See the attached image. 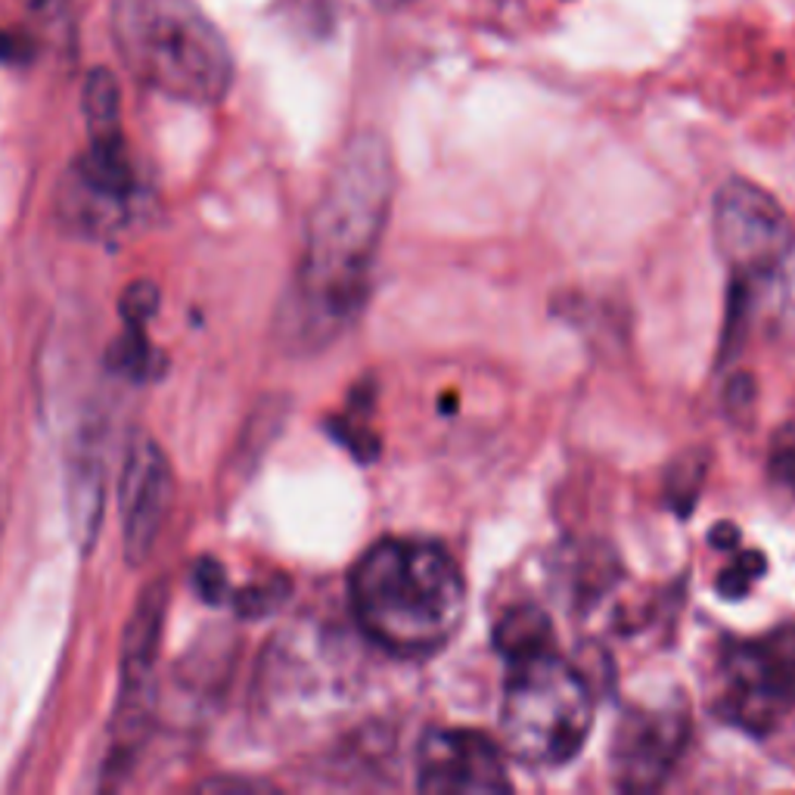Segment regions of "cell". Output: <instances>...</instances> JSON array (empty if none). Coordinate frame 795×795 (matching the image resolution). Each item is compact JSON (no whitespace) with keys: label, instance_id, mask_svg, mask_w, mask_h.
<instances>
[{"label":"cell","instance_id":"obj_1","mask_svg":"<svg viewBox=\"0 0 795 795\" xmlns=\"http://www.w3.org/2000/svg\"><path fill=\"white\" fill-rule=\"evenodd\" d=\"M395 194L388 144L364 131L339 152L308 218L296 283L280 314L293 348H323L358 321Z\"/></svg>","mask_w":795,"mask_h":795},{"label":"cell","instance_id":"obj_2","mask_svg":"<svg viewBox=\"0 0 795 795\" xmlns=\"http://www.w3.org/2000/svg\"><path fill=\"white\" fill-rule=\"evenodd\" d=\"M351 606L373 644L420 659L451 644L463 622L467 584L438 541L386 537L358 559Z\"/></svg>","mask_w":795,"mask_h":795},{"label":"cell","instance_id":"obj_3","mask_svg":"<svg viewBox=\"0 0 795 795\" xmlns=\"http://www.w3.org/2000/svg\"><path fill=\"white\" fill-rule=\"evenodd\" d=\"M112 41L140 85L212 107L234 85V53L196 0H115Z\"/></svg>","mask_w":795,"mask_h":795},{"label":"cell","instance_id":"obj_4","mask_svg":"<svg viewBox=\"0 0 795 795\" xmlns=\"http://www.w3.org/2000/svg\"><path fill=\"white\" fill-rule=\"evenodd\" d=\"M594 728V696L579 668L557 649L510 662L500 731L504 746L529 768L572 761Z\"/></svg>","mask_w":795,"mask_h":795},{"label":"cell","instance_id":"obj_5","mask_svg":"<svg viewBox=\"0 0 795 795\" xmlns=\"http://www.w3.org/2000/svg\"><path fill=\"white\" fill-rule=\"evenodd\" d=\"M711 231L721 259L731 268V330L743 326L755 293L774 280L793 256V227L768 190L731 177L711 209Z\"/></svg>","mask_w":795,"mask_h":795},{"label":"cell","instance_id":"obj_6","mask_svg":"<svg viewBox=\"0 0 795 795\" xmlns=\"http://www.w3.org/2000/svg\"><path fill=\"white\" fill-rule=\"evenodd\" d=\"M718 715L749 733H771L795 711V624L724 649L715 687Z\"/></svg>","mask_w":795,"mask_h":795},{"label":"cell","instance_id":"obj_7","mask_svg":"<svg viewBox=\"0 0 795 795\" xmlns=\"http://www.w3.org/2000/svg\"><path fill=\"white\" fill-rule=\"evenodd\" d=\"M174 504V473L165 451L150 435H134L119 479L122 554L128 566H144L162 535Z\"/></svg>","mask_w":795,"mask_h":795},{"label":"cell","instance_id":"obj_8","mask_svg":"<svg viewBox=\"0 0 795 795\" xmlns=\"http://www.w3.org/2000/svg\"><path fill=\"white\" fill-rule=\"evenodd\" d=\"M417 786L432 795L507 793L504 755L479 731H430L417 753Z\"/></svg>","mask_w":795,"mask_h":795},{"label":"cell","instance_id":"obj_9","mask_svg":"<svg viewBox=\"0 0 795 795\" xmlns=\"http://www.w3.org/2000/svg\"><path fill=\"white\" fill-rule=\"evenodd\" d=\"M690 721L678 709H631L619 724L612 768L622 790H656L687 746Z\"/></svg>","mask_w":795,"mask_h":795},{"label":"cell","instance_id":"obj_10","mask_svg":"<svg viewBox=\"0 0 795 795\" xmlns=\"http://www.w3.org/2000/svg\"><path fill=\"white\" fill-rule=\"evenodd\" d=\"M165 612H169V581L156 579L137 597L122 634V693L156 696L152 678H156Z\"/></svg>","mask_w":795,"mask_h":795},{"label":"cell","instance_id":"obj_11","mask_svg":"<svg viewBox=\"0 0 795 795\" xmlns=\"http://www.w3.org/2000/svg\"><path fill=\"white\" fill-rule=\"evenodd\" d=\"M69 517L72 535L87 554L103 519V457L90 454L75 460L69 473Z\"/></svg>","mask_w":795,"mask_h":795},{"label":"cell","instance_id":"obj_12","mask_svg":"<svg viewBox=\"0 0 795 795\" xmlns=\"http://www.w3.org/2000/svg\"><path fill=\"white\" fill-rule=\"evenodd\" d=\"M554 644H557L554 624L547 619V612L537 606H529V603L507 609L495 628L497 653L507 662H519V659H529L537 653H547V649H554Z\"/></svg>","mask_w":795,"mask_h":795},{"label":"cell","instance_id":"obj_13","mask_svg":"<svg viewBox=\"0 0 795 795\" xmlns=\"http://www.w3.org/2000/svg\"><path fill=\"white\" fill-rule=\"evenodd\" d=\"M85 119L90 147H119L122 134V90L109 69H94L85 82Z\"/></svg>","mask_w":795,"mask_h":795},{"label":"cell","instance_id":"obj_14","mask_svg":"<svg viewBox=\"0 0 795 795\" xmlns=\"http://www.w3.org/2000/svg\"><path fill=\"white\" fill-rule=\"evenodd\" d=\"M765 572V557L755 554V550H743L736 554L731 566L724 569V575L718 579V591L728 597V600H740L753 591V584L761 579Z\"/></svg>","mask_w":795,"mask_h":795},{"label":"cell","instance_id":"obj_15","mask_svg":"<svg viewBox=\"0 0 795 795\" xmlns=\"http://www.w3.org/2000/svg\"><path fill=\"white\" fill-rule=\"evenodd\" d=\"M150 355L152 348L150 343H147V336H144V326H128L125 339L115 343L112 355H109V361H112L115 370H122V373H128V376H144V373L150 370Z\"/></svg>","mask_w":795,"mask_h":795},{"label":"cell","instance_id":"obj_16","mask_svg":"<svg viewBox=\"0 0 795 795\" xmlns=\"http://www.w3.org/2000/svg\"><path fill=\"white\" fill-rule=\"evenodd\" d=\"M156 308H159V289L152 283H147V280L131 283L125 296H122V318H125L128 326H144L152 318Z\"/></svg>","mask_w":795,"mask_h":795},{"label":"cell","instance_id":"obj_17","mask_svg":"<svg viewBox=\"0 0 795 795\" xmlns=\"http://www.w3.org/2000/svg\"><path fill=\"white\" fill-rule=\"evenodd\" d=\"M286 597V581L271 579L268 584H259V587H249L243 591L237 597V609L243 616H264L271 609H277L280 603Z\"/></svg>","mask_w":795,"mask_h":795},{"label":"cell","instance_id":"obj_18","mask_svg":"<svg viewBox=\"0 0 795 795\" xmlns=\"http://www.w3.org/2000/svg\"><path fill=\"white\" fill-rule=\"evenodd\" d=\"M771 470H774L777 479H780L790 492H795V430L783 432V435L774 442Z\"/></svg>","mask_w":795,"mask_h":795},{"label":"cell","instance_id":"obj_19","mask_svg":"<svg viewBox=\"0 0 795 795\" xmlns=\"http://www.w3.org/2000/svg\"><path fill=\"white\" fill-rule=\"evenodd\" d=\"M194 579L196 587H199V594H202L209 603H218L224 597V591H227V579H224L221 566L212 562V559H202V562L196 566Z\"/></svg>","mask_w":795,"mask_h":795},{"label":"cell","instance_id":"obj_20","mask_svg":"<svg viewBox=\"0 0 795 795\" xmlns=\"http://www.w3.org/2000/svg\"><path fill=\"white\" fill-rule=\"evenodd\" d=\"M28 60V44L16 32L0 28V63H22Z\"/></svg>","mask_w":795,"mask_h":795},{"label":"cell","instance_id":"obj_21","mask_svg":"<svg viewBox=\"0 0 795 795\" xmlns=\"http://www.w3.org/2000/svg\"><path fill=\"white\" fill-rule=\"evenodd\" d=\"M736 541H740V532H736L733 525H728V522H724V525H718V529L711 532V544H715L718 550H731Z\"/></svg>","mask_w":795,"mask_h":795},{"label":"cell","instance_id":"obj_22","mask_svg":"<svg viewBox=\"0 0 795 795\" xmlns=\"http://www.w3.org/2000/svg\"><path fill=\"white\" fill-rule=\"evenodd\" d=\"M380 10H401V7H408V3H413V0H373Z\"/></svg>","mask_w":795,"mask_h":795},{"label":"cell","instance_id":"obj_23","mask_svg":"<svg viewBox=\"0 0 795 795\" xmlns=\"http://www.w3.org/2000/svg\"><path fill=\"white\" fill-rule=\"evenodd\" d=\"M25 7H32V10H47V7H53L57 0H22Z\"/></svg>","mask_w":795,"mask_h":795}]
</instances>
